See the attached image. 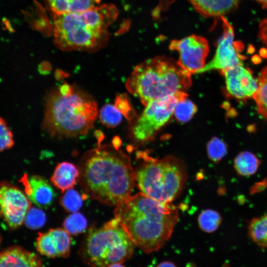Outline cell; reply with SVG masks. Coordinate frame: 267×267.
<instances>
[{"instance_id":"cell-32","label":"cell","mask_w":267,"mask_h":267,"mask_svg":"<svg viewBox=\"0 0 267 267\" xmlns=\"http://www.w3.org/2000/svg\"><path fill=\"white\" fill-rule=\"evenodd\" d=\"M73 85L71 86L67 83L62 84L59 88L58 90L60 94L63 95H67L71 94L73 90Z\"/></svg>"},{"instance_id":"cell-21","label":"cell","mask_w":267,"mask_h":267,"mask_svg":"<svg viewBox=\"0 0 267 267\" xmlns=\"http://www.w3.org/2000/svg\"><path fill=\"white\" fill-rule=\"evenodd\" d=\"M258 88L253 96L259 114L267 120V66L260 73Z\"/></svg>"},{"instance_id":"cell-13","label":"cell","mask_w":267,"mask_h":267,"mask_svg":"<svg viewBox=\"0 0 267 267\" xmlns=\"http://www.w3.org/2000/svg\"><path fill=\"white\" fill-rule=\"evenodd\" d=\"M36 248L41 254L49 258H66L70 253V234L64 229H50L39 232L36 241Z\"/></svg>"},{"instance_id":"cell-6","label":"cell","mask_w":267,"mask_h":267,"mask_svg":"<svg viewBox=\"0 0 267 267\" xmlns=\"http://www.w3.org/2000/svg\"><path fill=\"white\" fill-rule=\"evenodd\" d=\"M134 170L135 184L144 195L158 201L170 203L182 191L187 179L184 164L174 156L155 158L138 152Z\"/></svg>"},{"instance_id":"cell-37","label":"cell","mask_w":267,"mask_h":267,"mask_svg":"<svg viewBox=\"0 0 267 267\" xmlns=\"http://www.w3.org/2000/svg\"><path fill=\"white\" fill-rule=\"evenodd\" d=\"M262 4L263 7L267 8V0H256Z\"/></svg>"},{"instance_id":"cell-33","label":"cell","mask_w":267,"mask_h":267,"mask_svg":"<svg viewBox=\"0 0 267 267\" xmlns=\"http://www.w3.org/2000/svg\"><path fill=\"white\" fill-rule=\"evenodd\" d=\"M51 69L50 64L47 62H43L41 64L39 67V71L42 74H46L48 73Z\"/></svg>"},{"instance_id":"cell-14","label":"cell","mask_w":267,"mask_h":267,"mask_svg":"<svg viewBox=\"0 0 267 267\" xmlns=\"http://www.w3.org/2000/svg\"><path fill=\"white\" fill-rule=\"evenodd\" d=\"M20 182L29 200L41 208H46L53 202L55 193L53 188L44 178L37 175L25 174Z\"/></svg>"},{"instance_id":"cell-23","label":"cell","mask_w":267,"mask_h":267,"mask_svg":"<svg viewBox=\"0 0 267 267\" xmlns=\"http://www.w3.org/2000/svg\"><path fill=\"white\" fill-rule=\"evenodd\" d=\"M220 215L213 210H206L199 216L198 222L201 229L208 233L215 231L221 222Z\"/></svg>"},{"instance_id":"cell-15","label":"cell","mask_w":267,"mask_h":267,"mask_svg":"<svg viewBox=\"0 0 267 267\" xmlns=\"http://www.w3.org/2000/svg\"><path fill=\"white\" fill-rule=\"evenodd\" d=\"M0 267H44L40 258L23 248L13 246L0 253Z\"/></svg>"},{"instance_id":"cell-1","label":"cell","mask_w":267,"mask_h":267,"mask_svg":"<svg viewBox=\"0 0 267 267\" xmlns=\"http://www.w3.org/2000/svg\"><path fill=\"white\" fill-rule=\"evenodd\" d=\"M79 181L93 199L117 206L131 195L135 171L130 157L112 144H98L87 151L79 162Z\"/></svg>"},{"instance_id":"cell-4","label":"cell","mask_w":267,"mask_h":267,"mask_svg":"<svg viewBox=\"0 0 267 267\" xmlns=\"http://www.w3.org/2000/svg\"><path fill=\"white\" fill-rule=\"evenodd\" d=\"M73 87L69 95H62L56 87L45 96L42 127L51 136L76 138L88 134L93 127L98 114L96 101L87 92Z\"/></svg>"},{"instance_id":"cell-20","label":"cell","mask_w":267,"mask_h":267,"mask_svg":"<svg viewBox=\"0 0 267 267\" xmlns=\"http://www.w3.org/2000/svg\"><path fill=\"white\" fill-rule=\"evenodd\" d=\"M252 240L259 247L267 249V215L252 220L248 226Z\"/></svg>"},{"instance_id":"cell-36","label":"cell","mask_w":267,"mask_h":267,"mask_svg":"<svg viewBox=\"0 0 267 267\" xmlns=\"http://www.w3.org/2000/svg\"><path fill=\"white\" fill-rule=\"evenodd\" d=\"M94 134L96 136V137L98 139V140L99 141L98 143H99L100 142H101L102 139L104 137V135L102 134V133L100 131H96L94 133Z\"/></svg>"},{"instance_id":"cell-30","label":"cell","mask_w":267,"mask_h":267,"mask_svg":"<svg viewBox=\"0 0 267 267\" xmlns=\"http://www.w3.org/2000/svg\"><path fill=\"white\" fill-rule=\"evenodd\" d=\"M115 106L121 114L129 121H132L134 117V111L130 103L128 96L125 94L116 96Z\"/></svg>"},{"instance_id":"cell-39","label":"cell","mask_w":267,"mask_h":267,"mask_svg":"<svg viewBox=\"0 0 267 267\" xmlns=\"http://www.w3.org/2000/svg\"><path fill=\"white\" fill-rule=\"evenodd\" d=\"M0 242H1V238L0 237Z\"/></svg>"},{"instance_id":"cell-29","label":"cell","mask_w":267,"mask_h":267,"mask_svg":"<svg viewBox=\"0 0 267 267\" xmlns=\"http://www.w3.org/2000/svg\"><path fill=\"white\" fill-rule=\"evenodd\" d=\"M14 144L13 134L6 121L0 117V151L11 148Z\"/></svg>"},{"instance_id":"cell-3","label":"cell","mask_w":267,"mask_h":267,"mask_svg":"<svg viewBox=\"0 0 267 267\" xmlns=\"http://www.w3.org/2000/svg\"><path fill=\"white\" fill-rule=\"evenodd\" d=\"M118 15L117 8L112 4L54 15V44L62 51H96L107 44L109 27Z\"/></svg>"},{"instance_id":"cell-34","label":"cell","mask_w":267,"mask_h":267,"mask_svg":"<svg viewBox=\"0 0 267 267\" xmlns=\"http://www.w3.org/2000/svg\"><path fill=\"white\" fill-rule=\"evenodd\" d=\"M156 267H177V266L171 262L165 261L159 264Z\"/></svg>"},{"instance_id":"cell-35","label":"cell","mask_w":267,"mask_h":267,"mask_svg":"<svg viewBox=\"0 0 267 267\" xmlns=\"http://www.w3.org/2000/svg\"><path fill=\"white\" fill-rule=\"evenodd\" d=\"M55 75L57 80H59L63 78V77H66L68 76V75L65 73L59 70H57L55 72Z\"/></svg>"},{"instance_id":"cell-10","label":"cell","mask_w":267,"mask_h":267,"mask_svg":"<svg viewBox=\"0 0 267 267\" xmlns=\"http://www.w3.org/2000/svg\"><path fill=\"white\" fill-rule=\"evenodd\" d=\"M31 206V201L17 187L0 182V215L12 228L20 226Z\"/></svg>"},{"instance_id":"cell-7","label":"cell","mask_w":267,"mask_h":267,"mask_svg":"<svg viewBox=\"0 0 267 267\" xmlns=\"http://www.w3.org/2000/svg\"><path fill=\"white\" fill-rule=\"evenodd\" d=\"M134 244L119 222L114 218L89 230L79 250L82 261L91 267H107L131 258Z\"/></svg>"},{"instance_id":"cell-25","label":"cell","mask_w":267,"mask_h":267,"mask_svg":"<svg viewBox=\"0 0 267 267\" xmlns=\"http://www.w3.org/2000/svg\"><path fill=\"white\" fill-rule=\"evenodd\" d=\"M196 111V105L186 98L177 103L174 114L179 122L186 123L192 118Z\"/></svg>"},{"instance_id":"cell-8","label":"cell","mask_w":267,"mask_h":267,"mask_svg":"<svg viewBox=\"0 0 267 267\" xmlns=\"http://www.w3.org/2000/svg\"><path fill=\"white\" fill-rule=\"evenodd\" d=\"M187 96L184 92H178L148 104L130 129L131 139L138 144L152 140L159 130L170 120L177 103Z\"/></svg>"},{"instance_id":"cell-38","label":"cell","mask_w":267,"mask_h":267,"mask_svg":"<svg viewBox=\"0 0 267 267\" xmlns=\"http://www.w3.org/2000/svg\"><path fill=\"white\" fill-rule=\"evenodd\" d=\"M107 267H125L124 265H123L122 263H115V264H111L109 265V266H108Z\"/></svg>"},{"instance_id":"cell-12","label":"cell","mask_w":267,"mask_h":267,"mask_svg":"<svg viewBox=\"0 0 267 267\" xmlns=\"http://www.w3.org/2000/svg\"><path fill=\"white\" fill-rule=\"evenodd\" d=\"M221 72L225 78L228 95L240 100L253 97L258 88V82L253 77L249 69L239 65Z\"/></svg>"},{"instance_id":"cell-24","label":"cell","mask_w":267,"mask_h":267,"mask_svg":"<svg viewBox=\"0 0 267 267\" xmlns=\"http://www.w3.org/2000/svg\"><path fill=\"white\" fill-rule=\"evenodd\" d=\"M63 225L64 229L70 234L77 235L86 230L87 220L82 214L74 212L65 219Z\"/></svg>"},{"instance_id":"cell-28","label":"cell","mask_w":267,"mask_h":267,"mask_svg":"<svg viewBox=\"0 0 267 267\" xmlns=\"http://www.w3.org/2000/svg\"><path fill=\"white\" fill-rule=\"evenodd\" d=\"M26 226L31 229H38L43 227L46 222V215L42 210L31 206L24 219Z\"/></svg>"},{"instance_id":"cell-11","label":"cell","mask_w":267,"mask_h":267,"mask_svg":"<svg viewBox=\"0 0 267 267\" xmlns=\"http://www.w3.org/2000/svg\"><path fill=\"white\" fill-rule=\"evenodd\" d=\"M223 33L218 41L216 54L213 59L201 69L197 73H204L211 70L225 69L243 65V57L239 51L242 48L241 44L234 41L233 30L228 21L223 16Z\"/></svg>"},{"instance_id":"cell-22","label":"cell","mask_w":267,"mask_h":267,"mask_svg":"<svg viewBox=\"0 0 267 267\" xmlns=\"http://www.w3.org/2000/svg\"><path fill=\"white\" fill-rule=\"evenodd\" d=\"M99 118L102 125L107 128H114L122 121V114L115 105L107 103L100 109Z\"/></svg>"},{"instance_id":"cell-27","label":"cell","mask_w":267,"mask_h":267,"mask_svg":"<svg viewBox=\"0 0 267 267\" xmlns=\"http://www.w3.org/2000/svg\"><path fill=\"white\" fill-rule=\"evenodd\" d=\"M207 149L209 158L215 162L220 161L227 153V144L217 137H213L208 142Z\"/></svg>"},{"instance_id":"cell-5","label":"cell","mask_w":267,"mask_h":267,"mask_svg":"<svg viewBox=\"0 0 267 267\" xmlns=\"http://www.w3.org/2000/svg\"><path fill=\"white\" fill-rule=\"evenodd\" d=\"M190 75L173 59L157 56L137 65L126 87L146 106L152 101L188 89L192 83Z\"/></svg>"},{"instance_id":"cell-18","label":"cell","mask_w":267,"mask_h":267,"mask_svg":"<svg viewBox=\"0 0 267 267\" xmlns=\"http://www.w3.org/2000/svg\"><path fill=\"white\" fill-rule=\"evenodd\" d=\"M53 15L77 13L98 5L100 0H45Z\"/></svg>"},{"instance_id":"cell-16","label":"cell","mask_w":267,"mask_h":267,"mask_svg":"<svg viewBox=\"0 0 267 267\" xmlns=\"http://www.w3.org/2000/svg\"><path fill=\"white\" fill-rule=\"evenodd\" d=\"M204 17H221L232 10L239 0H187Z\"/></svg>"},{"instance_id":"cell-9","label":"cell","mask_w":267,"mask_h":267,"mask_svg":"<svg viewBox=\"0 0 267 267\" xmlns=\"http://www.w3.org/2000/svg\"><path fill=\"white\" fill-rule=\"evenodd\" d=\"M169 48L178 52L177 63L187 72L197 73L204 67L209 45L204 37L192 35L180 40H174L171 41Z\"/></svg>"},{"instance_id":"cell-19","label":"cell","mask_w":267,"mask_h":267,"mask_svg":"<svg viewBox=\"0 0 267 267\" xmlns=\"http://www.w3.org/2000/svg\"><path fill=\"white\" fill-rule=\"evenodd\" d=\"M260 164L258 158L249 151L240 152L234 160V167L236 171L242 176H249L255 174Z\"/></svg>"},{"instance_id":"cell-2","label":"cell","mask_w":267,"mask_h":267,"mask_svg":"<svg viewBox=\"0 0 267 267\" xmlns=\"http://www.w3.org/2000/svg\"><path fill=\"white\" fill-rule=\"evenodd\" d=\"M114 215L134 244L145 253L162 248L171 236L178 219L175 206L141 192L131 195L116 206Z\"/></svg>"},{"instance_id":"cell-17","label":"cell","mask_w":267,"mask_h":267,"mask_svg":"<svg viewBox=\"0 0 267 267\" xmlns=\"http://www.w3.org/2000/svg\"><path fill=\"white\" fill-rule=\"evenodd\" d=\"M80 170L74 164L63 162L58 164L51 177L54 186L62 192L71 189L79 181Z\"/></svg>"},{"instance_id":"cell-31","label":"cell","mask_w":267,"mask_h":267,"mask_svg":"<svg viewBox=\"0 0 267 267\" xmlns=\"http://www.w3.org/2000/svg\"><path fill=\"white\" fill-rule=\"evenodd\" d=\"M259 37L267 45V19L264 20L260 24Z\"/></svg>"},{"instance_id":"cell-26","label":"cell","mask_w":267,"mask_h":267,"mask_svg":"<svg viewBox=\"0 0 267 267\" xmlns=\"http://www.w3.org/2000/svg\"><path fill=\"white\" fill-rule=\"evenodd\" d=\"M63 208L68 212H77L83 205V198L80 193L75 189H70L60 198Z\"/></svg>"}]
</instances>
